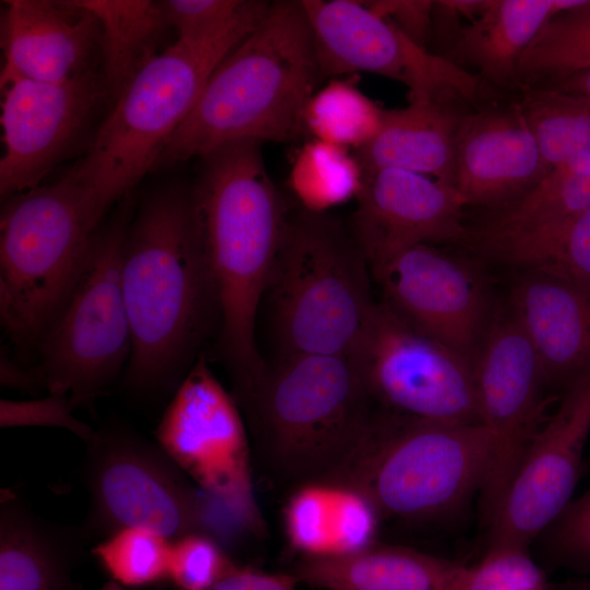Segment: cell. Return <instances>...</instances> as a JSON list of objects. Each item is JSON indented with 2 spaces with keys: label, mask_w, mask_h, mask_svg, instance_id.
<instances>
[{
  "label": "cell",
  "mask_w": 590,
  "mask_h": 590,
  "mask_svg": "<svg viewBox=\"0 0 590 590\" xmlns=\"http://www.w3.org/2000/svg\"><path fill=\"white\" fill-rule=\"evenodd\" d=\"M261 144L240 140L206 152L190 188L217 305V351L236 397L248 394L267 366L256 342L257 315L292 210L267 170Z\"/></svg>",
  "instance_id": "obj_1"
},
{
  "label": "cell",
  "mask_w": 590,
  "mask_h": 590,
  "mask_svg": "<svg viewBox=\"0 0 590 590\" xmlns=\"http://www.w3.org/2000/svg\"><path fill=\"white\" fill-rule=\"evenodd\" d=\"M121 283L132 333L123 387L139 397L173 396L219 329L190 188L158 189L139 205L125 237Z\"/></svg>",
  "instance_id": "obj_2"
},
{
  "label": "cell",
  "mask_w": 590,
  "mask_h": 590,
  "mask_svg": "<svg viewBox=\"0 0 590 590\" xmlns=\"http://www.w3.org/2000/svg\"><path fill=\"white\" fill-rule=\"evenodd\" d=\"M321 79L302 1L272 2L257 27L213 70L155 168L229 142L297 140L305 133V107Z\"/></svg>",
  "instance_id": "obj_3"
},
{
  "label": "cell",
  "mask_w": 590,
  "mask_h": 590,
  "mask_svg": "<svg viewBox=\"0 0 590 590\" xmlns=\"http://www.w3.org/2000/svg\"><path fill=\"white\" fill-rule=\"evenodd\" d=\"M238 405L252 457L275 482L294 488L334 472L375 410L351 354L275 357Z\"/></svg>",
  "instance_id": "obj_4"
},
{
  "label": "cell",
  "mask_w": 590,
  "mask_h": 590,
  "mask_svg": "<svg viewBox=\"0 0 590 590\" xmlns=\"http://www.w3.org/2000/svg\"><path fill=\"white\" fill-rule=\"evenodd\" d=\"M494 460V439L482 424L414 418L375 406L345 461L323 481L352 487L379 519L408 523L456 515L483 492Z\"/></svg>",
  "instance_id": "obj_5"
},
{
  "label": "cell",
  "mask_w": 590,
  "mask_h": 590,
  "mask_svg": "<svg viewBox=\"0 0 590 590\" xmlns=\"http://www.w3.org/2000/svg\"><path fill=\"white\" fill-rule=\"evenodd\" d=\"M271 2L250 0L221 33L176 39L126 86L86 150L68 172L108 211L155 168L216 66L262 21Z\"/></svg>",
  "instance_id": "obj_6"
},
{
  "label": "cell",
  "mask_w": 590,
  "mask_h": 590,
  "mask_svg": "<svg viewBox=\"0 0 590 590\" xmlns=\"http://www.w3.org/2000/svg\"><path fill=\"white\" fill-rule=\"evenodd\" d=\"M371 280L349 224L292 209L263 297L276 357L351 354L376 304Z\"/></svg>",
  "instance_id": "obj_7"
},
{
  "label": "cell",
  "mask_w": 590,
  "mask_h": 590,
  "mask_svg": "<svg viewBox=\"0 0 590 590\" xmlns=\"http://www.w3.org/2000/svg\"><path fill=\"white\" fill-rule=\"evenodd\" d=\"M107 211L69 173L4 200L0 319L14 349H35L71 290Z\"/></svg>",
  "instance_id": "obj_8"
},
{
  "label": "cell",
  "mask_w": 590,
  "mask_h": 590,
  "mask_svg": "<svg viewBox=\"0 0 590 590\" xmlns=\"http://www.w3.org/2000/svg\"><path fill=\"white\" fill-rule=\"evenodd\" d=\"M128 209L98 229L63 303L35 352L48 393L91 406L125 371L132 333L121 283Z\"/></svg>",
  "instance_id": "obj_9"
},
{
  "label": "cell",
  "mask_w": 590,
  "mask_h": 590,
  "mask_svg": "<svg viewBox=\"0 0 590 590\" xmlns=\"http://www.w3.org/2000/svg\"><path fill=\"white\" fill-rule=\"evenodd\" d=\"M85 446L81 479L88 508L80 528L87 543L131 527L153 530L170 541L189 533L216 539L214 509L223 510L157 442L114 424L95 429Z\"/></svg>",
  "instance_id": "obj_10"
},
{
  "label": "cell",
  "mask_w": 590,
  "mask_h": 590,
  "mask_svg": "<svg viewBox=\"0 0 590 590\" xmlns=\"http://www.w3.org/2000/svg\"><path fill=\"white\" fill-rule=\"evenodd\" d=\"M154 435L167 456L233 523L256 536L266 533L253 491L246 421L205 357L196 359L172 396Z\"/></svg>",
  "instance_id": "obj_11"
},
{
  "label": "cell",
  "mask_w": 590,
  "mask_h": 590,
  "mask_svg": "<svg viewBox=\"0 0 590 590\" xmlns=\"http://www.w3.org/2000/svg\"><path fill=\"white\" fill-rule=\"evenodd\" d=\"M376 408L446 424H480L473 364L376 303L352 351Z\"/></svg>",
  "instance_id": "obj_12"
},
{
  "label": "cell",
  "mask_w": 590,
  "mask_h": 590,
  "mask_svg": "<svg viewBox=\"0 0 590 590\" xmlns=\"http://www.w3.org/2000/svg\"><path fill=\"white\" fill-rule=\"evenodd\" d=\"M321 78L366 71L404 84L410 101L477 103L497 91L435 55L356 0H302Z\"/></svg>",
  "instance_id": "obj_13"
},
{
  "label": "cell",
  "mask_w": 590,
  "mask_h": 590,
  "mask_svg": "<svg viewBox=\"0 0 590 590\" xmlns=\"http://www.w3.org/2000/svg\"><path fill=\"white\" fill-rule=\"evenodd\" d=\"M485 267L475 256L423 244L391 258L373 279L397 316L473 364L500 302Z\"/></svg>",
  "instance_id": "obj_14"
},
{
  "label": "cell",
  "mask_w": 590,
  "mask_h": 590,
  "mask_svg": "<svg viewBox=\"0 0 590 590\" xmlns=\"http://www.w3.org/2000/svg\"><path fill=\"white\" fill-rule=\"evenodd\" d=\"M480 424L494 439L489 479L480 495L487 524L531 440L546 421L542 366L508 298L499 302L473 361Z\"/></svg>",
  "instance_id": "obj_15"
},
{
  "label": "cell",
  "mask_w": 590,
  "mask_h": 590,
  "mask_svg": "<svg viewBox=\"0 0 590 590\" xmlns=\"http://www.w3.org/2000/svg\"><path fill=\"white\" fill-rule=\"evenodd\" d=\"M1 92L2 201L38 187L88 139L102 109L113 106L99 68L56 83L13 79L1 83Z\"/></svg>",
  "instance_id": "obj_16"
},
{
  "label": "cell",
  "mask_w": 590,
  "mask_h": 590,
  "mask_svg": "<svg viewBox=\"0 0 590 590\" xmlns=\"http://www.w3.org/2000/svg\"><path fill=\"white\" fill-rule=\"evenodd\" d=\"M590 435V376L562 394L528 446L487 523V546L532 542L562 515L578 484Z\"/></svg>",
  "instance_id": "obj_17"
},
{
  "label": "cell",
  "mask_w": 590,
  "mask_h": 590,
  "mask_svg": "<svg viewBox=\"0 0 590 590\" xmlns=\"http://www.w3.org/2000/svg\"><path fill=\"white\" fill-rule=\"evenodd\" d=\"M356 202L349 226L371 274L417 245L460 246L468 232L460 192L424 175L392 168L364 173Z\"/></svg>",
  "instance_id": "obj_18"
},
{
  "label": "cell",
  "mask_w": 590,
  "mask_h": 590,
  "mask_svg": "<svg viewBox=\"0 0 590 590\" xmlns=\"http://www.w3.org/2000/svg\"><path fill=\"white\" fill-rule=\"evenodd\" d=\"M550 173L516 94H497L464 113L456 140L455 188L468 208L502 209Z\"/></svg>",
  "instance_id": "obj_19"
},
{
  "label": "cell",
  "mask_w": 590,
  "mask_h": 590,
  "mask_svg": "<svg viewBox=\"0 0 590 590\" xmlns=\"http://www.w3.org/2000/svg\"><path fill=\"white\" fill-rule=\"evenodd\" d=\"M99 39L97 17L74 0L5 1L0 83L13 79L56 83L97 69Z\"/></svg>",
  "instance_id": "obj_20"
},
{
  "label": "cell",
  "mask_w": 590,
  "mask_h": 590,
  "mask_svg": "<svg viewBox=\"0 0 590 590\" xmlns=\"http://www.w3.org/2000/svg\"><path fill=\"white\" fill-rule=\"evenodd\" d=\"M538 353L547 391L590 376V283L517 271L507 296Z\"/></svg>",
  "instance_id": "obj_21"
},
{
  "label": "cell",
  "mask_w": 590,
  "mask_h": 590,
  "mask_svg": "<svg viewBox=\"0 0 590 590\" xmlns=\"http://www.w3.org/2000/svg\"><path fill=\"white\" fill-rule=\"evenodd\" d=\"M474 104L410 101L403 108L384 109L375 137L354 153L363 172L400 169L455 187L457 132Z\"/></svg>",
  "instance_id": "obj_22"
},
{
  "label": "cell",
  "mask_w": 590,
  "mask_h": 590,
  "mask_svg": "<svg viewBox=\"0 0 590 590\" xmlns=\"http://www.w3.org/2000/svg\"><path fill=\"white\" fill-rule=\"evenodd\" d=\"M588 0H486L442 56L497 92L516 93L520 59L543 26Z\"/></svg>",
  "instance_id": "obj_23"
},
{
  "label": "cell",
  "mask_w": 590,
  "mask_h": 590,
  "mask_svg": "<svg viewBox=\"0 0 590 590\" xmlns=\"http://www.w3.org/2000/svg\"><path fill=\"white\" fill-rule=\"evenodd\" d=\"M87 541L81 528L51 522L5 491L0 504V590H72Z\"/></svg>",
  "instance_id": "obj_24"
},
{
  "label": "cell",
  "mask_w": 590,
  "mask_h": 590,
  "mask_svg": "<svg viewBox=\"0 0 590 590\" xmlns=\"http://www.w3.org/2000/svg\"><path fill=\"white\" fill-rule=\"evenodd\" d=\"M380 519L350 486L317 481L296 487L284 510L285 533L303 557L347 556L373 545Z\"/></svg>",
  "instance_id": "obj_25"
},
{
  "label": "cell",
  "mask_w": 590,
  "mask_h": 590,
  "mask_svg": "<svg viewBox=\"0 0 590 590\" xmlns=\"http://www.w3.org/2000/svg\"><path fill=\"white\" fill-rule=\"evenodd\" d=\"M461 565L410 547L374 543L347 556L303 557L292 575L324 590H449Z\"/></svg>",
  "instance_id": "obj_26"
},
{
  "label": "cell",
  "mask_w": 590,
  "mask_h": 590,
  "mask_svg": "<svg viewBox=\"0 0 590 590\" xmlns=\"http://www.w3.org/2000/svg\"><path fill=\"white\" fill-rule=\"evenodd\" d=\"M463 248L486 264L590 283V209L523 232L470 237Z\"/></svg>",
  "instance_id": "obj_27"
},
{
  "label": "cell",
  "mask_w": 590,
  "mask_h": 590,
  "mask_svg": "<svg viewBox=\"0 0 590 590\" xmlns=\"http://www.w3.org/2000/svg\"><path fill=\"white\" fill-rule=\"evenodd\" d=\"M101 24L99 70L113 105L135 74L163 50L172 30L162 1L74 0Z\"/></svg>",
  "instance_id": "obj_28"
},
{
  "label": "cell",
  "mask_w": 590,
  "mask_h": 590,
  "mask_svg": "<svg viewBox=\"0 0 590 590\" xmlns=\"http://www.w3.org/2000/svg\"><path fill=\"white\" fill-rule=\"evenodd\" d=\"M552 170L590 168V98L543 86L515 93Z\"/></svg>",
  "instance_id": "obj_29"
},
{
  "label": "cell",
  "mask_w": 590,
  "mask_h": 590,
  "mask_svg": "<svg viewBox=\"0 0 590 590\" xmlns=\"http://www.w3.org/2000/svg\"><path fill=\"white\" fill-rule=\"evenodd\" d=\"M363 180V168L351 150L316 139L296 153L288 176L299 208L312 213H328L356 199Z\"/></svg>",
  "instance_id": "obj_30"
},
{
  "label": "cell",
  "mask_w": 590,
  "mask_h": 590,
  "mask_svg": "<svg viewBox=\"0 0 590 590\" xmlns=\"http://www.w3.org/2000/svg\"><path fill=\"white\" fill-rule=\"evenodd\" d=\"M355 76L333 79L316 91L304 110L305 133L355 152L377 133L384 108L366 96Z\"/></svg>",
  "instance_id": "obj_31"
},
{
  "label": "cell",
  "mask_w": 590,
  "mask_h": 590,
  "mask_svg": "<svg viewBox=\"0 0 590 590\" xmlns=\"http://www.w3.org/2000/svg\"><path fill=\"white\" fill-rule=\"evenodd\" d=\"M590 68V0L550 20L522 55L516 87L535 86Z\"/></svg>",
  "instance_id": "obj_32"
},
{
  "label": "cell",
  "mask_w": 590,
  "mask_h": 590,
  "mask_svg": "<svg viewBox=\"0 0 590 590\" xmlns=\"http://www.w3.org/2000/svg\"><path fill=\"white\" fill-rule=\"evenodd\" d=\"M91 550L103 568L122 586L144 587L168 578L172 541L153 530L126 528Z\"/></svg>",
  "instance_id": "obj_33"
},
{
  "label": "cell",
  "mask_w": 590,
  "mask_h": 590,
  "mask_svg": "<svg viewBox=\"0 0 590 590\" xmlns=\"http://www.w3.org/2000/svg\"><path fill=\"white\" fill-rule=\"evenodd\" d=\"M551 587L529 547L506 543L487 546L476 564H462L449 590H550Z\"/></svg>",
  "instance_id": "obj_34"
},
{
  "label": "cell",
  "mask_w": 590,
  "mask_h": 590,
  "mask_svg": "<svg viewBox=\"0 0 590 590\" xmlns=\"http://www.w3.org/2000/svg\"><path fill=\"white\" fill-rule=\"evenodd\" d=\"M236 565L219 540L189 533L172 541L168 579L180 590H212Z\"/></svg>",
  "instance_id": "obj_35"
},
{
  "label": "cell",
  "mask_w": 590,
  "mask_h": 590,
  "mask_svg": "<svg viewBox=\"0 0 590 590\" xmlns=\"http://www.w3.org/2000/svg\"><path fill=\"white\" fill-rule=\"evenodd\" d=\"M536 541L550 560L590 576V486Z\"/></svg>",
  "instance_id": "obj_36"
},
{
  "label": "cell",
  "mask_w": 590,
  "mask_h": 590,
  "mask_svg": "<svg viewBox=\"0 0 590 590\" xmlns=\"http://www.w3.org/2000/svg\"><path fill=\"white\" fill-rule=\"evenodd\" d=\"M250 0H166L164 12L177 39L212 37L233 24Z\"/></svg>",
  "instance_id": "obj_37"
},
{
  "label": "cell",
  "mask_w": 590,
  "mask_h": 590,
  "mask_svg": "<svg viewBox=\"0 0 590 590\" xmlns=\"http://www.w3.org/2000/svg\"><path fill=\"white\" fill-rule=\"evenodd\" d=\"M74 406L67 394L48 393L47 397L24 401L1 399L0 426L55 427L68 430L88 442L95 429L73 415Z\"/></svg>",
  "instance_id": "obj_38"
},
{
  "label": "cell",
  "mask_w": 590,
  "mask_h": 590,
  "mask_svg": "<svg viewBox=\"0 0 590 590\" xmlns=\"http://www.w3.org/2000/svg\"><path fill=\"white\" fill-rule=\"evenodd\" d=\"M363 2L373 12L392 22L411 40L426 48L432 32L434 1L374 0Z\"/></svg>",
  "instance_id": "obj_39"
},
{
  "label": "cell",
  "mask_w": 590,
  "mask_h": 590,
  "mask_svg": "<svg viewBox=\"0 0 590 590\" xmlns=\"http://www.w3.org/2000/svg\"><path fill=\"white\" fill-rule=\"evenodd\" d=\"M486 0L462 1L441 0L433 3L432 32L429 40L440 47L438 56H444L455 44L464 28L460 25L463 17L475 19Z\"/></svg>",
  "instance_id": "obj_40"
},
{
  "label": "cell",
  "mask_w": 590,
  "mask_h": 590,
  "mask_svg": "<svg viewBox=\"0 0 590 590\" xmlns=\"http://www.w3.org/2000/svg\"><path fill=\"white\" fill-rule=\"evenodd\" d=\"M291 574H270L236 565L212 590H298Z\"/></svg>",
  "instance_id": "obj_41"
},
{
  "label": "cell",
  "mask_w": 590,
  "mask_h": 590,
  "mask_svg": "<svg viewBox=\"0 0 590 590\" xmlns=\"http://www.w3.org/2000/svg\"><path fill=\"white\" fill-rule=\"evenodd\" d=\"M0 382L4 387L31 394H37L42 389H46L36 367L26 368L23 364L14 362L5 351H2L0 356Z\"/></svg>",
  "instance_id": "obj_42"
},
{
  "label": "cell",
  "mask_w": 590,
  "mask_h": 590,
  "mask_svg": "<svg viewBox=\"0 0 590 590\" xmlns=\"http://www.w3.org/2000/svg\"><path fill=\"white\" fill-rule=\"evenodd\" d=\"M535 86L555 88L590 98V68L546 81Z\"/></svg>",
  "instance_id": "obj_43"
},
{
  "label": "cell",
  "mask_w": 590,
  "mask_h": 590,
  "mask_svg": "<svg viewBox=\"0 0 590 590\" xmlns=\"http://www.w3.org/2000/svg\"><path fill=\"white\" fill-rule=\"evenodd\" d=\"M550 590H590V576L552 586Z\"/></svg>",
  "instance_id": "obj_44"
}]
</instances>
